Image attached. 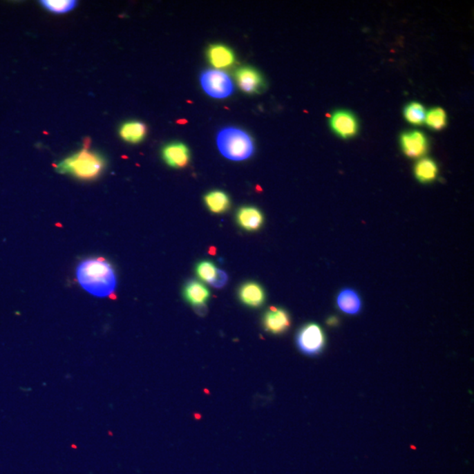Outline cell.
Wrapping results in <instances>:
<instances>
[{
    "mask_svg": "<svg viewBox=\"0 0 474 474\" xmlns=\"http://www.w3.org/2000/svg\"><path fill=\"white\" fill-rule=\"evenodd\" d=\"M236 222L246 231H256L264 225L265 217L255 207H243L236 213Z\"/></svg>",
    "mask_w": 474,
    "mask_h": 474,
    "instance_id": "obj_12",
    "label": "cell"
},
{
    "mask_svg": "<svg viewBox=\"0 0 474 474\" xmlns=\"http://www.w3.org/2000/svg\"><path fill=\"white\" fill-rule=\"evenodd\" d=\"M41 5L54 14H66L71 11L77 5L73 0H42Z\"/></svg>",
    "mask_w": 474,
    "mask_h": 474,
    "instance_id": "obj_21",
    "label": "cell"
},
{
    "mask_svg": "<svg viewBox=\"0 0 474 474\" xmlns=\"http://www.w3.org/2000/svg\"><path fill=\"white\" fill-rule=\"evenodd\" d=\"M162 155L165 163L172 168L187 167L190 160L189 149L181 142H173L165 146L162 151Z\"/></svg>",
    "mask_w": 474,
    "mask_h": 474,
    "instance_id": "obj_11",
    "label": "cell"
},
{
    "mask_svg": "<svg viewBox=\"0 0 474 474\" xmlns=\"http://www.w3.org/2000/svg\"><path fill=\"white\" fill-rule=\"evenodd\" d=\"M262 323L266 332L281 335L291 326L290 314L284 308L272 307L265 312Z\"/></svg>",
    "mask_w": 474,
    "mask_h": 474,
    "instance_id": "obj_7",
    "label": "cell"
},
{
    "mask_svg": "<svg viewBox=\"0 0 474 474\" xmlns=\"http://www.w3.org/2000/svg\"><path fill=\"white\" fill-rule=\"evenodd\" d=\"M401 147L408 158H421L428 151L427 136L423 132L417 131L404 132L401 135Z\"/></svg>",
    "mask_w": 474,
    "mask_h": 474,
    "instance_id": "obj_8",
    "label": "cell"
},
{
    "mask_svg": "<svg viewBox=\"0 0 474 474\" xmlns=\"http://www.w3.org/2000/svg\"><path fill=\"white\" fill-rule=\"evenodd\" d=\"M296 345L305 355L310 357L319 355L325 348V333L317 323L305 324L298 331Z\"/></svg>",
    "mask_w": 474,
    "mask_h": 474,
    "instance_id": "obj_4",
    "label": "cell"
},
{
    "mask_svg": "<svg viewBox=\"0 0 474 474\" xmlns=\"http://www.w3.org/2000/svg\"><path fill=\"white\" fill-rule=\"evenodd\" d=\"M425 122H426L428 128L433 129V131H442L447 125L446 112L441 107H435L426 113Z\"/></svg>",
    "mask_w": 474,
    "mask_h": 474,
    "instance_id": "obj_19",
    "label": "cell"
},
{
    "mask_svg": "<svg viewBox=\"0 0 474 474\" xmlns=\"http://www.w3.org/2000/svg\"><path fill=\"white\" fill-rule=\"evenodd\" d=\"M238 298L246 307L258 308L265 304L266 294L264 287L260 284L249 281L239 287Z\"/></svg>",
    "mask_w": 474,
    "mask_h": 474,
    "instance_id": "obj_10",
    "label": "cell"
},
{
    "mask_svg": "<svg viewBox=\"0 0 474 474\" xmlns=\"http://www.w3.org/2000/svg\"><path fill=\"white\" fill-rule=\"evenodd\" d=\"M209 289L197 281H188L183 288V297L194 307L207 306L210 298Z\"/></svg>",
    "mask_w": 474,
    "mask_h": 474,
    "instance_id": "obj_13",
    "label": "cell"
},
{
    "mask_svg": "<svg viewBox=\"0 0 474 474\" xmlns=\"http://www.w3.org/2000/svg\"><path fill=\"white\" fill-rule=\"evenodd\" d=\"M228 274H227L225 272L218 269V270H217L216 277L214 278L213 281H211L209 284L212 285V287L217 289H222L225 287L227 283H228Z\"/></svg>",
    "mask_w": 474,
    "mask_h": 474,
    "instance_id": "obj_23",
    "label": "cell"
},
{
    "mask_svg": "<svg viewBox=\"0 0 474 474\" xmlns=\"http://www.w3.org/2000/svg\"><path fill=\"white\" fill-rule=\"evenodd\" d=\"M216 142L220 153L229 160H246L254 153L255 146L251 136L240 129H223L217 135Z\"/></svg>",
    "mask_w": 474,
    "mask_h": 474,
    "instance_id": "obj_3",
    "label": "cell"
},
{
    "mask_svg": "<svg viewBox=\"0 0 474 474\" xmlns=\"http://www.w3.org/2000/svg\"><path fill=\"white\" fill-rule=\"evenodd\" d=\"M204 202L207 209L214 214L226 213L231 206L228 194L222 191H213L204 196Z\"/></svg>",
    "mask_w": 474,
    "mask_h": 474,
    "instance_id": "obj_16",
    "label": "cell"
},
{
    "mask_svg": "<svg viewBox=\"0 0 474 474\" xmlns=\"http://www.w3.org/2000/svg\"><path fill=\"white\" fill-rule=\"evenodd\" d=\"M336 304L344 314L355 316L362 310V300L359 294L352 288H343L336 297Z\"/></svg>",
    "mask_w": 474,
    "mask_h": 474,
    "instance_id": "obj_14",
    "label": "cell"
},
{
    "mask_svg": "<svg viewBox=\"0 0 474 474\" xmlns=\"http://www.w3.org/2000/svg\"><path fill=\"white\" fill-rule=\"evenodd\" d=\"M405 119L413 125H421L425 122L426 117V110L425 107L419 102H411L405 106Z\"/></svg>",
    "mask_w": 474,
    "mask_h": 474,
    "instance_id": "obj_20",
    "label": "cell"
},
{
    "mask_svg": "<svg viewBox=\"0 0 474 474\" xmlns=\"http://www.w3.org/2000/svg\"><path fill=\"white\" fill-rule=\"evenodd\" d=\"M339 318L336 316H330L329 319L327 320V324L329 326L334 327L336 326L337 324H339Z\"/></svg>",
    "mask_w": 474,
    "mask_h": 474,
    "instance_id": "obj_24",
    "label": "cell"
},
{
    "mask_svg": "<svg viewBox=\"0 0 474 474\" xmlns=\"http://www.w3.org/2000/svg\"><path fill=\"white\" fill-rule=\"evenodd\" d=\"M438 167L431 158H423L415 167V176L421 184H428L436 180Z\"/></svg>",
    "mask_w": 474,
    "mask_h": 474,
    "instance_id": "obj_17",
    "label": "cell"
},
{
    "mask_svg": "<svg viewBox=\"0 0 474 474\" xmlns=\"http://www.w3.org/2000/svg\"><path fill=\"white\" fill-rule=\"evenodd\" d=\"M236 79L240 89L248 94L260 92L264 88L265 81L261 74L254 68L242 67L236 70Z\"/></svg>",
    "mask_w": 474,
    "mask_h": 474,
    "instance_id": "obj_9",
    "label": "cell"
},
{
    "mask_svg": "<svg viewBox=\"0 0 474 474\" xmlns=\"http://www.w3.org/2000/svg\"><path fill=\"white\" fill-rule=\"evenodd\" d=\"M330 126L336 135L343 139H350L358 134V119L353 113L347 110H339L331 115Z\"/></svg>",
    "mask_w": 474,
    "mask_h": 474,
    "instance_id": "obj_6",
    "label": "cell"
},
{
    "mask_svg": "<svg viewBox=\"0 0 474 474\" xmlns=\"http://www.w3.org/2000/svg\"><path fill=\"white\" fill-rule=\"evenodd\" d=\"M105 167L106 160L102 155L86 149L64 159L56 167L59 173L73 175L84 180L99 177Z\"/></svg>",
    "mask_w": 474,
    "mask_h": 474,
    "instance_id": "obj_2",
    "label": "cell"
},
{
    "mask_svg": "<svg viewBox=\"0 0 474 474\" xmlns=\"http://www.w3.org/2000/svg\"><path fill=\"white\" fill-rule=\"evenodd\" d=\"M147 134V126L140 122H126L120 129V135L124 141L131 144H138Z\"/></svg>",
    "mask_w": 474,
    "mask_h": 474,
    "instance_id": "obj_18",
    "label": "cell"
},
{
    "mask_svg": "<svg viewBox=\"0 0 474 474\" xmlns=\"http://www.w3.org/2000/svg\"><path fill=\"white\" fill-rule=\"evenodd\" d=\"M218 268L211 261H201L196 265L197 277L207 283H210L216 277Z\"/></svg>",
    "mask_w": 474,
    "mask_h": 474,
    "instance_id": "obj_22",
    "label": "cell"
},
{
    "mask_svg": "<svg viewBox=\"0 0 474 474\" xmlns=\"http://www.w3.org/2000/svg\"><path fill=\"white\" fill-rule=\"evenodd\" d=\"M204 92L214 99H225L234 92V84L226 73L217 70H207L200 76Z\"/></svg>",
    "mask_w": 474,
    "mask_h": 474,
    "instance_id": "obj_5",
    "label": "cell"
},
{
    "mask_svg": "<svg viewBox=\"0 0 474 474\" xmlns=\"http://www.w3.org/2000/svg\"><path fill=\"white\" fill-rule=\"evenodd\" d=\"M207 58H209L211 66L216 69H226L232 66L235 63V55L229 48L225 45H212L207 51Z\"/></svg>",
    "mask_w": 474,
    "mask_h": 474,
    "instance_id": "obj_15",
    "label": "cell"
},
{
    "mask_svg": "<svg viewBox=\"0 0 474 474\" xmlns=\"http://www.w3.org/2000/svg\"><path fill=\"white\" fill-rule=\"evenodd\" d=\"M77 279L81 287L99 298L115 294L117 278L115 269L102 258L84 259L77 267Z\"/></svg>",
    "mask_w": 474,
    "mask_h": 474,
    "instance_id": "obj_1",
    "label": "cell"
}]
</instances>
